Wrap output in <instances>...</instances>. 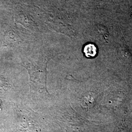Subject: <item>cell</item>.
Returning a JSON list of instances; mask_svg holds the SVG:
<instances>
[{
    "instance_id": "obj_1",
    "label": "cell",
    "mask_w": 132,
    "mask_h": 132,
    "mask_svg": "<svg viewBox=\"0 0 132 132\" xmlns=\"http://www.w3.org/2000/svg\"><path fill=\"white\" fill-rule=\"evenodd\" d=\"M24 67L29 75L30 90L35 92H47V71L46 64H26Z\"/></svg>"
},
{
    "instance_id": "obj_2",
    "label": "cell",
    "mask_w": 132,
    "mask_h": 132,
    "mask_svg": "<svg viewBox=\"0 0 132 132\" xmlns=\"http://www.w3.org/2000/svg\"><path fill=\"white\" fill-rule=\"evenodd\" d=\"M83 52L86 57L89 58H94L97 53V47L93 44H88L83 48Z\"/></svg>"
},
{
    "instance_id": "obj_3",
    "label": "cell",
    "mask_w": 132,
    "mask_h": 132,
    "mask_svg": "<svg viewBox=\"0 0 132 132\" xmlns=\"http://www.w3.org/2000/svg\"><path fill=\"white\" fill-rule=\"evenodd\" d=\"M5 85V81L2 76H0V87Z\"/></svg>"
}]
</instances>
